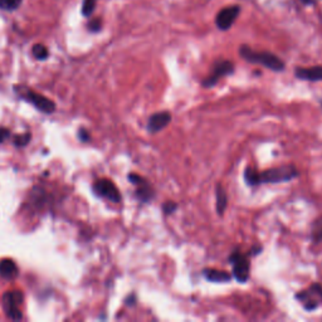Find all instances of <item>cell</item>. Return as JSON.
Wrapping results in <instances>:
<instances>
[{
  "label": "cell",
  "instance_id": "obj_12",
  "mask_svg": "<svg viewBox=\"0 0 322 322\" xmlns=\"http://www.w3.org/2000/svg\"><path fill=\"white\" fill-rule=\"evenodd\" d=\"M294 75L300 80L304 81H311V82L322 81V66L308 67V68H296Z\"/></svg>",
  "mask_w": 322,
  "mask_h": 322
},
{
  "label": "cell",
  "instance_id": "obj_24",
  "mask_svg": "<svg viewBox=\"0 0 322 322\" xmlns=\"http://www.w3.org/2000/svg\"><path fill=\"white\" fill-rule=\"evenodd\" d=\"M10 135L9 130L8 129H0V143H2L3 141H4L5 139H8Z\"/></svg>",
  "mask_w": 322,
  "mask_h": 322
},
{
  "label": "cell",
  "instance_id": "obj_3",
  "mask_svg": "<svg viewBox=\"0 0 322 322\" xmlns=\"http://www.w3.org/2000/svg\"><path fill=\"white\" fill-rule=\"evenodd\" d=\"M229 262L233 266V276L240 283H244L250 280L251 275V262L245 254L239 251H234L229 257Z\"/></svg>",
  "mask_w": 322,
  "mask_h": 322
},
{
  "label": "cell",
  "instance_id": "obj_25",
  "mask_svg": "<svg viewBox=\"0 0 322 322\" xmlns=\"http://www.w3.org/2000/svg\"><path fill=\"white\" fill-rule=\"evenodd\" d=\"M78 136H80L81 141H83V142H86V141H88V140H90V135H88L87 132L85 131V130H80V134H78Z\"/></svg>",
  "mask_w": 322,
  "mask_h": 322
},
{
  "label": "cell",
  "instance_id": "obj_14",
  "mask_svg": "<svg viewBox=\"0 0 322 322\" xmlns=\"http://www.w3.org/2000/svg\"><path fill=\"white\" fill-rule=\"evenodd\" d=\"M215 195H216V212L219 215H223L226 212L227 207H228V194L224 190L221 184H218L215 188Z\"/></svg>",
  "mask_w": 322,
  "mask_h": 322
},
{
  "label": "cell",
  "instance_id": "obj_10",
  "mask_svg": "<svg viewBox=\"0 0 322 322\" xmlns=\"http://www.w3.org/2000/svg\"><path fill=\"white\" fill-rule=\"evenodd\" d=\"M170 121H171V115L167 111L154 113L147 121V131L151 134H156L169 125Z\"/></svg>",
  "mask_w": 322,
  "mask_h": 322
},
{
  "label": "cell",
  "instance_id": "obj_22",
  "mask_svg": "<svg viewBox=\"0 0 322 322\" xmlns=\"http://www.w3.org/2000/svg\"><path fill=\"white\" fill-rule=\"evenodd\" d=\"M31 134H29V132H27V134H23V135H20V136H17L14 139V142H15V145L17 146H24V145H27V143H28L29 141H31Z\"/></svg>",
  "mask_w": 322,
  "mask_h": 322
},
{
  "label": "cell",
  "instance_id": "obj_13",
  "mask_svg": "<svg viewBox=\"0 0 322 322\" xmlns=\"http://www.w3.org/2000/svg\"><path fill=\"white\" fill-rule=\"evenodd\" d=\"M203 275L207 280H209L210 282H229L232 280V276L229 273L224 272V270L219 269H213V268H207L203 270Z\"/></svg>",
  "mask_w": 322,
  "mask_h": 322
},
{
  "label": "cell",
  "instance_id": "obj_4",
  "mask_svg": "<svg viewBox=\"0 0 322 322\" xmlns=\"http://www.w3.org/2000/svg\"><path fill=\"white\" fill-rule=\"evenodd\" d=\"M233 72H234V64H233L231 61L216 62L214 67H213L212 73H210L209 77H207L203 81V86L208 88L213 87V86H215L216 83L219 82V80H220L221 77L232 75Z\"/></svg>",
  "mask_w": 322,
  "mask_h": 322
},
{
  "label": "cell",
  "instance_id": "obj_27",
  "mask_svg": "<svg viewBox=\"0 0 322 322\" xmlns=\"http://www.w3.org/2000/svg\"><path fill=\"white\" fill-rule=\"evenodd\" d=\"M302 2H304L305 4H312L313 0H302Z\"/></svg>",
  "mask_w": 322,
  "mask_h": 322
},
{
  "label": "cell",
  "instance_id": "obj_11",
  "mask_svg": "<svg viewBox=\"0 0 322 322\" xmlns=\"http://www.w3.org/2000/svg\"><path fill=\"white\" fill-rule=\"evenodd\" d=\"M27 100H28L31 104H33L38 110H40L42 112L45 113H52L56 110V105L52 100L47 98V97L42 96V94L36 93L33 91H29L28 94H27Z\"/></svg>",
  "mask_w": 322,
  "mask_h": 322
},
{
  "label": "cell",
  "instance_id": "obj_17",
  "mask_svg": "<svg viewBox=\"0 0 322 322\" xmlns=\"http://www.w3.org/2000/svg\"><path fill=\"white\" fill-rule=\"evenodd\" d=\"M244 180L251 186L258 185V171L253 167H247L244 171Z\"/></svg>",
  "mask_w": 322,
  "mask_h": 322
},
{
  "label": "cell",
  "instance_id": "obj_1",
  "mask_svg": "<svg viewBox=\"0 0 322 322\" xmlns=\"http://www.w3.org/2000/svg\"><path fill=\"white\" fill-rule=\"evenodd\" d=\"M239 54L243 59L250 63L261 64L275 72H281L285 69V62L276 54L269 52H256L248 45H242L239 48Z\"/></svg>",
  "mask_w": 322,
  "mask_h": 322
},
{
  "label": "cell",
  "instance_id": "obj_26",
  "mask_svg": "<svg viewBox=\"0 0 322 322\" xmlns=\"http://www.w3.org/2000/svg\"><path fill=\"white\" fill-rule=\"evenodd\" d=\"M135 300H136V297H135V294H131V296L129 297V299L126 300V302H127V305H134L135 304Z\"/></svg>",
  "mask_w": 322,
  "mask_h": 322
},
{
  "label": "cell",
  "instance_id": "obj_19",
  "mask_svg": "<svg viewBox=\"0 0 322 322\" xmlns=\"http://www.w3.org/2000/svg\"><path fill=\"white\" fill-rule=\"evenodd\" d=\"M32 53H33V56L36 57L37 59H39V61H44V59H47L48 56H49L48 49L43 44L34 45L33 49H32Z\"/></svg>",
  "mask_w": 322,
  "mask_h": 322
},
{
  "label": "cell",
  "instance_id": "obj_21",
  "mask_svg": "<svg viewBox=\"0 0 322 322\" xmlns=\"http://www.w3.org/2000/svg\"><path fill=\"white\" fill-rule=\"evenodd\" d=\"M178 209V204L174 202H166L165 204H162V212H164V214L166 215H171L172 213L177 212Z\"/></svg>",
  "mask_w": 322,
  "mask_h": 322
},
{
  "label": "cell",
  "instance_id": "obj_23",
  "mask_svg": "<svg viewBox=\"0 0 322 322\" xmlns=\"http://www.w3.org/2000/svg\"><path fill=\"white\" fill-rule=\"evenodd\" d=\"M88 28H90L91 32H98L101 29V20L100 19H94V20H92L88 24Z\"/></svg>",
  "mask_w": 322,
  "mask_h": 322
},
{
  "label": "cell",
  "instance_id": "obj_20",
  "mask_svg": "<svg viewBox=\"0 0 322 322\" xmlns=\"http://www.w3.org/2000/svg\"><path fill=\"white\" fill-rule=\"evenodd\" d=\"M97 0H83L82 3V14L85 17H90L92 13L94 12V8H96Z\"/></svg>",
  "mask_w": 322,
  "mask_h": 322
},
{
  "label": "cell",
  "instance_id": "obj_8",
  "mask_svg": "<svg viewBox=\"0 0 322 322\" xmlns=\"http://www.w3.org/2000/svg\"><path fill=\"white\" fill-rule=\"evenodd\" d=\"M4 310L7 312V315L9 316L13 320H19L21 318V312L18 308V306L23 301V294L21 292L14 291V292H8L4 296Z\"/></svg>",
  "mask_w": 322,
  "mask_h": 322
},
{
  "label": "cell",
  "instance_id": "obj_7",
  "mask_svg": "<svg viewBox=\"0 0 322 322\" xmlns=\"http://www.w3.org/2000/svg\"><path fill=\"white\" fill-rule=\"evenodd\" d=\"M296 299L300 300L307 311H312L318 307L322 301V287L320 285H312L308 291L296 294Z\"/></svg>",
  "mask_w": 322,
  "mask_h": 322
},
{
  "label": "cell",
  "instance_id": "obj_2",
  "mask_svg": "<svg viewBox=\"0 0 322 322\" xmlns=\"http://www.w3.org/2000/svg\"><path fill=\"white\" fill-rule=\"evenodd\" d=\"M299 177V170L293 165H283V166L272 167L263 172H258V185L259 184H275L289 181Z\"/></svg>",
  "mask_w": 322,
  "mask_h": 322
},
{
  "label": "cell",
  "instance_id": "obj_16",
  "mask_svg": "<svg viewBox=\"0 0 322 322\" xmlns=\"http://www.w3.org/2000/svg\"><path fill=\"white\" fill-rule=\"evenodd\" d=\"M311 238H312L313 243L322 242V215L313 221L312 229H311Z\"/></svg>",
  "mask_w": 322,
  "mask_h": 322
},
{
  "label": "cell",
  "instance_id": "obj_6",
  "mask_svg": "<svg viewBox=\"0 0 322 322\" xmlns=\"http://www.w3.org/2000/svg\"><path fill=\"white\" fill-rule=\"evenodd\" d=\"M129 180L131 181L134 185H136V196L140 202L148 203L150 200L154 199V196H155V190H154L153 186L148 184L147 180H145L143 178H141L137 174H130Z\"/></svg>",
  "mask_w": 322,
  "mask_h": 322
},
{
  "label": "cell",
  "instance_id": "obj_9",
  "mask_svg": "<svg viewBox=\"0 0 322 322\" xmlns=\"http://www.w3.org/2000/svg\"><path fill=\"white\" fill-rule=\"evenodd\" d=\"M239 7L237 5H233V7L224 8L223 10L218 13L215 18V24L220 31H228L229 28L233 26L234 20L237 19L238 14H239Z\"/></svg>",
  "mask_w": 322,
  "mask_h": 322
},
{
  "label": "cell",
  "instance_id": "obj_18",
  "mask_svg": "<svg viewBox=\"0 0 322 322\" xmlns=\"http://www.w3.org/2000/svg\"><path fill=\"white\" fill-rule=\"evenodd\" d=\"M21 4V0H0V9L5 12L17 10Z\"/></svg>",
  "mask_w": 322,
  "mask_h": 322
},
{
  "label": "cell",
  "instance_id": "obj_15",
  "mask_svg": "<svg viewBox=\"0 0 322 322\" xmlns=\"http://www.w3.org/2000/svg\"><path fill=\"white\" fill-rule=\"evenodd\" d=\"M18 275V267L12 259H3L0 262V276L8 280H12Z\"/></svg>",
  "mask_w": 322,
  "mask_h": 322
},
{
  "label": "cell",
  "instance_id": "obj_5",
  "mask_svg": "<svg viewBox=\"0 0 322 322\" xmlns=\"http://www.w3.org/2000/svg\"><path fill=\"white\" fill-rule=\"evenodd\" d=\"M93 190L97 195L106 197L110 202L120 203L121 202V194L118 191L117 186L108 179H101L97 180L93 185Z\"/></svg>",
  "mask_w": 322,
  "mask_h": 322
}]
</instances>
